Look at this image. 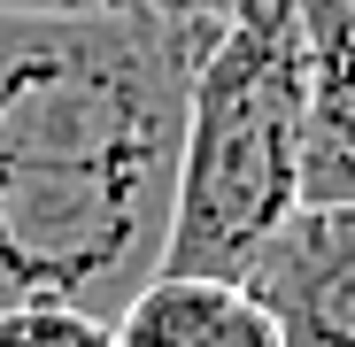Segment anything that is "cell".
I'll return each instance as SVG.
<instances>
[{"label": "cell", "instance_id": "cell-1", "mask_svg": "<svg viewBox=\"0 0 355 347\" xmlns=\"http://www.w3.org/2000/svg\"><path fill=\"white\" fill-rule=\"evenodd\" d=\"M209 39L132 16L0 8V309L116 317L170 255L186 100Z\"/></svg>", "mask_w": 355, "mask_h": 347}, {"label": "cell", "instance_id": "cell-2", "mask_svg": "<svg viewBox=\"0 0 355 347\" xmlns=\"http://www.w3.org/2000/svg\"><path fill=\"white\" fill-rule=\"evenodd\" d=\"M302 108H309L302 0H232V24L209 46L186 100L162 270L248 278L263 240L302 208Z\"/></svg>", "mask_w": 355, "mask_h": 347}, {"label": "cell", "instance_id": "cell-3", "mask_svg": "<svg viewBox=\"0 0 355 347\" xmlns=\"http://www.w3.org/2000/svg\"><path fill=\"white\" fill-rule=\"evenodd\" d=\"M286 347H355V201H302L248 263Z\"/></svg>", "mask_w": 355, "mask_h": 347}, {"label": "cell", "instance_id": "cell-4", "mask_svg": "<svg viewBox=\"0 0 355 347\" xmlns=\"http://www.w3.org/2000/svg\"><path fill=\"white\" fill-rule=\"evenodd\" d=\"M116 347H286V332L248 278L155 270L116 309Z\"/></svg>", "mask_w": 355, "mask_h": 347}, {"label": "cell", "instance_id": "cell-5", "mask_svg": "<svg viewBox=\"0 0 355 347\" xmlns=\"http://www.w3.org/2000/svg\"><path fill=\"white\" fill-rule=\"evenodd\" d=\"M302 201H355V0H302Z\"/></svg>", "mask_w": 355, "mask_h": 347}, {"label": "cell", "instance_id": "cell-6", "mask_svg": "<svg viewBox=\"0 0 355 347\" xmlns=\"http://www.w3.org/2000/svg\"><path fill=\"white\" fill-rule=\"evenodd\" d=\"M0 347H116V317H93L78 301H8Z\"/></svg>", "mask_w": 355, "mask_h": 347}, {"label": "cell", "instance_id": "cell-7", "mask_svg": "<svg viewBox=\"0 0 355 347\" xmlns=\"http://www.w3.org/2000/svg\"><path fill=\"white\" fill-rule=\"evenodd\" d=\"M8 16H132V8H147V16H162V24H178V31H193V39H224V24H232V0H0Z\"/></svg>", "mask_w": 355, "mask_h": 347}]
</instances>
